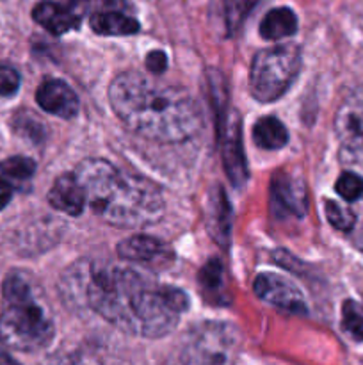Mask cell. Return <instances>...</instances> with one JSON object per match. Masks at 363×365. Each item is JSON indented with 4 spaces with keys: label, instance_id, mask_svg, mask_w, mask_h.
I'll list each match as a JSON object with an SVG mask.
<instances>
[{
    "label": "cell",
    "instance_id": "obj_1",
    "mask_svg": "<svg viewBox=\"0 0 363 365\" xmlns=\"http://www.w3.org/2000/svg\"><path fill=\"white\" fill-rule=\"evenodd\" d=\"M85 302L121 331L159 339L177 328L189 309L184 291L155 285L130 267L95 264L85 280Z\"/></svg>",
    "mask_w": 363,
    "mask_h": 365
},
{
    "label": "cell",
    "instance_id": "obj_2",
    "mask_svg": "<svg viewBox=\"0 0 363 365\" xmlns=\"http://www.w3.org/2000/svg\"><path fill=\"white\" fill-rule=\"evenodd\" d=\"M109 102L128 130L149 141H185L203 125L199 103L187 89L159 86L139 71H123L110 82Z\"/></svg>",
    "mask_w": 363,
    "mask_h": 365
},
{
    "label": "cell",
    "instance_id": "obj_3",
    "mask_svg": "<svg viewBox=\"0 0 363 365\" xmlns=\"http://www.w3.org/2000/svg\"><path fill=\"white\" fill-rule=\"evenodd\" d=\"M85 203L105 223L135 228L155 223L164 214L159 185L141 175L117 170L105 159L89 157L73 171Z\"/></svg>",
    "mask_w": 363,
    "mask_h": 365
},
{
    "label": "cell",
    "instance_id": "obj_4",
    "mask_svg": "<svg viewBox=\"0 0 363 365\" xmlns=\"http://www.w3.org/2000/svg\"><path fill=\"white\" fill-rule=\"evenodd\" d=\"M4 309L0 316V341L16 351H39L52 342L56 327L46 307L36 296L31 277L14 271L4 282Z\"/></svg>",
    "mask_w": 363,
    "mask_h": 365
},
{
    "label": "cell",
    "instance_id": "obj_5",
    "mask_svg": "<svg viewBox=\"0 0 363 365\" xmlns=\"http://www.w3.org/2000/svg\"><path fill=\"white\" fill-rule=\"evenodd\" d=\"M301 70V50L276 45L260 50L249 68V93L258 102H276L288 91Z\"/></svg>",
    "mask_w": 363,
    "mask_h": 365
},
{
    "label": "cell",
    "instance_id": "obj_6",
    "mask_svg": "<svg viewBox=\"0 0 363 365\" xmlns=\"http://www.w3.org/2000/svg\"><path fill=\"white\" fill-rule=\"evenodd\" d=\"M241 337L228 323H203L192 328L180 349V365H231Z\"/></svg>",
    "mask_w": 363,
    "mask_h": 365
},
{
    "label": "cell",
    "instance_id": "obj_7",
    "mask_svg": "<svg viewBox=\"0 0 363 365\" xmlns=\"http://www.w3.org/2000/svg\"><path fill=\"white\" fill-rule=\"evenodd\" d=\"M335 132L349 160H363V84L352 89L335 114Z\"/></svg>",
    "mask_w": 363,
    "mask_h": 365
},
{
    "label": "cell",
    "instance_id": "obj_8",
    "mask_svg": "<svg viewBox=\"0 0 363 365\" xmlns=\"http://www.w3.org/2000/svg\"><path fill=\"white\" fill-rule=\"evenodd\" d=\"M219 132L221 152H223V164L228 178L235 187L244 185L248 180V164H246L244 146H242L241 134V118L230 109L228 116L217 123Z\"/></svg>",
    "mask_w": 363,
    "mask_h": 365
},
{
    "label": "cell",
    "instance_id": "obj_9",
    "mask_svg": "<svg viewBox=\"0 0 363 365\" xmlns=\"http://www.w3.org/2000/svg\"><path fill=\"white\" fill-rule=\"evenodd\" d=\"M256 296L276 309L290 314H306V303L301 291L287 278L276 273H260L253 284Z\"/></svg>",
    "mask_w": 363,
    "mask_h": 365
},
{
    "label": "cell",
    "instance_id": "obj_10",
    "mask_svg": "<svg viewBox=\"0 0 363 365\" xmlns=\"http://www.w3.org/2000/svg\"><path fill=\"white\" fill-rule=\"evenodd\" d=\"M270 202L280 216H305L308 205L305 182L292 171L280 170L270 182Z\"/></svg>",
    "mask_w": 363,
    "mask_h": 365
},
{
    "label": "cell",
    "instance_id": "obj_11",
    "mask_svg": "<svg viewBox=\"0 0 363 365\" xmlns=\"http://www.w3.org/2000/svg\"><path fill=\"white\" fill-rule=\"evenodd\" d=\"M36 102L43 110L53 116L64 118V120L77 116L80 109L77 93L66 82L57 81V78H50L39 86L36 91Z\"/></svg>",
    "mask_w": 363,
    "mask_h": 365
},
{
    "label": "cell",
    "instance_id": "obj_12",
    "mask_svg": "<svg viewBox=\"0 0 363 365\" xmlns=\"http://www.w3.org/2000/svg\"><path fill=\"white\" fill-rule=\"evenodd\" d=\"M206 228L214 241L219 246H226L231 230V207L226 198V192L221 185H214L209 191L206 202Z\"/></svg>",
    "mask_w": 363,
    "mask_h": 365
},
{
    "label": "cell",
    "instance_id": "obj_13",
    "mask_svg": "<svg viewBox=\"0 0 363 365\" xmlns=\"http://www.w3.org/2000/svg\"><path fill=\"white\" fill-rule=\"evenodd\" d=\"M32 18L38 21L43 29H46L52 34L60 36L68 31H73L78 27L80 16L70 7L63 4L52 2V0H43L32 9Z\"/></svg>",
    "mask_w": 363,
    "mask_h": 365
},
{
    "label": "cell",
    "instance_id": "obj_14",
    "mask_svg": "<svg viewBox=\"0 0 363 365\" xmlns=\"http://www.w3.org/2000/svg\"><path fill=\"white\" fill-rule=\"evenodd\" d=\"M48 203L56 210L78 216L85 207V196L75 175H60L48 191Z\"/></svg>",
    "mask_w": 363,
    "mask_h": 365
},
{
    "label": "cell",
    "instance_id": "obj_15",
    "mask_svg": "<svg viewBox=\"0 0 363 365\" xmlns=\"http://www.w3.org/2000/svg\"><path fill=\"white\" fill-rule=\"evenodd\" d=\"M89 25L100 36H130L141 29L135 18L120 11H96Z\"/></svg>",
    "mask_w": 363,
    "mask_h": 365
},
{
    "label": "cell",
    "instance_id": "obj_16",
    "mask_svg": "<svg viewBox=\"0 0 363 365\" xmlns=\"http://www.w3.org/2000/svg\"><path fill=\"white\" fill-rule=\"evenodd\" d=\"M164 252L162 242L149 235H134L117 245V255L128 262H152Z\"/></svg>",
    "mask_w": 363,
    "mask_h": 365
},
{
    "label": "cell",
    "instance_id": "obj_17",
    "mask_svg": "<svg viewBox=\"0 0 363 365\" xmlns=\"http://www.w3.org/2000/svg\"><path fill=\"white\" fill-rule=\"evenodd\" d=\"M298 31V16L288 7H274L263 16L260 24V34L263 39L278 41V39L290 38Z\"/></svg>",
    "mask_w": 363,
    "mask_h": 365
},
{
    "label": "cell",
    "instance_id": "obj_18",
    "mask_svg": "<svg viewBox=\"0 0 363 365\" xmlns=\"http://www.w3.org/2000/svg\"><path fill=\"white\" fill-rule=\"evenodd\" d=\"M253 139L262 150H280L288 143V130L278 118L263 116L253 127Z\"/></svg>",
    "mask_w": 363,
    "mask_h": 365
},
{
    "label": "cell",
    "instance_id": "obj_19",
    "mask_svg": "<svg viewBox=\"0 0 363 365\" xmlns=\"http://www.w3.org/2000/svg\"><path fill=\"white\" fill-rule=\"evenodd\" d=\"M199 285L205 292L206 299L214 303H228L226 282H224V267L217 259L209 260L199 271Z\"/></svg>",
    "mask_w": 363,
    "mask_h": 365
},
{
    "label": "cell",
    "instance_id": "obj_20",
    "mask_svg": "<svg viewBox=\"0 0 363 365\" xmlns=\"http://www.w3.org/2000/svg\"><path fill=\"white\" fill-rule=\"evenodd\" d=\"M262 0H221V16H223L224 34L231 36L248 18Z\"/></svg>",
    "mask_w": 363,
    "mask_h": 365
},
{
    "label": "cell",
    "instance_id": "obj_21",
    "mask_svg": "<svg viewBox=\"0 0 363 365\" xmlns=\"http://www.w3.org/2000/svg\"><path fill=\"white\" fill-rule=\"evenodd\" d=\"M342 328L356 341H363V305L347 299L342 305Z\"/></svg>",
    "mask_w": 363,
    "mask_h": 365
},
{
    "label": "cell",
    "instance_id": "obj_22",
    "mask_svg": "<svg viewBox=\"0 0 363 365\" xmlns=\"http://www.w3.org/2000/svg\"><path fill=\"white\" fill-rule=\"evenodd\" d=\"M324 207H326L327 221H330V223L333 225L337 230L349 232V230H352V228H354L356 214L352 212L351 209L340 205L338 202H333V200H326Z\"/></svg>",
    "mask_w": 363,
    "mask_h": 365
},
{
    "label": "cell",
    "instance_id": "obj_23",
    "mask_svg": "<svg viewBox=\"0 0 363 365\" xmlns=\"http://www.w3.org/2000/svg\"><path fill=\"white\" fill-rule=\"evenodd\" d=\"M0 171L6 177L14 178V180H27L34 175L36 163L28 157H9V159L0 163Z\"/></svg>",
    "mask_w": 363,
    "mask_h": 365
},
{
    "label": "cell",
    "instance_id": "obj_24",
    "mask_svg": "<svg viewBox=\"0 0 363 365\" xmlns=\"http://www.w3.org/2000/svg\"><path fill=\"white\" fill-rule=\"evenodd\" d=\"M335 191L345 200V202H356L363 195V178L352 171H344L335 184Z\"/></svg>",
    "mask_w": 363,
    "mask_h": 365
},
{
    "label": "cell",
    "instance_id": "obj_25",
    "mask_svg": "<svg viewBox=\"0 0 363 365\" xmlns=\"http://www.w3.org/2000/svg\"><path fill=\"white\" fill-rule=\"evenodd\" d=\"M20 88V73L11 66H0V96H11Z\"/></svg>",
    "mask_w": 363,
    "mask_h": 365
},
{
    "label": "cell",
    "instance_id": "obj_26",
    "mask_svg": "<svg viewBox=\"0 0 363 365\" xmlns=\"http://www.w3.org/2000/svg\"><path fill=\"white\" fill-rule=\"evenodd\" d=\"M146 66L149 68V71L153 73H162L167 68V57L162 50H155V52H149L146 56Z\"/></svg>",
    "mask_w": 363,
    "mask_h": 365
},
{
    "label": "cell",
    "instance_id": "obj_27",
    "mask_svg": "<svg viewBox=\"0 0 363 365\" xmlns=\"http://www.w3.org/2000/svg\"><path fill=\"white\" fill-rule=\"evenodd\" d=\"M11 196H13V189H11L9 182H6L4 178H0V210L11 202Z\"/></svg>",
    "mask_w": 363,
    "mask_h": 365
},
{
    "label": "cell",
    "instance_id": "obj_28",
    "mask_svg": "<svg viewBox=\"0 0 363 365\" xmlns=\"http://www.w3.org/2000/svg\"><path fill=\"white\" fill-rule=\"evenodd\" d=\"M48 365H80V362L73 359V356H59V359L52 360Z\"/></svg>",
    "mask_w": 363,
    "mask_h": 365
},
{
    "label": "cell",
    "instance_id": "obj_29",
    "mask_svg": "<svg viewBox=\"0 0 363 365\" xmlns=\"http://www.w3.org/2000/svg\"><path fill=\"white\" fill-rule=\"evenodd\" d=\"M0 365H20L13 356L6 355V353H0Z\"/></svg>",
    "mask_w": 363,
    "mask_h": 365
},
{
    "label": "cell",
    "instance_id": "obj_30",
    "mask_svg": "<svg viewBox=\"0 0 363 365\" xmlns=\"http://www.w3.org/2000/svg\"><path fill=\"white\" fill-rule=\"evenodd\" d=\"M358 248L362 250V252H363V228H362V232H359V237H358Z\"/></svg>",
    "mask_w": 363,
    "mask_h": 365
}]
</instances>
